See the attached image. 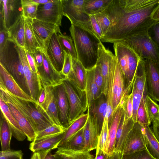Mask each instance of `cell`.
<instances>
[{
  "label": "cell",
  "instance_id": "cell-7",
  "mask_svg": "<svg viewBox=\"0 0 159 159\" xmlns=\"http://www.w3.org/2000/svg\"><path fill=\"white\" fill-rule=\"evenodd\" d=\"M123 41L141 59H148L159 64V48L148 33L133 36Z\"/></svg>",
  "mask_w": 159,
  "mask_h": 159
},
{
  "label": "cell",
  "instance_id": "cell-56",
  "mask_svg": "<svg viewBox=\"0 0 159 159\" xmlns=\"http://www.w3.org/2000/svg\"><path fill=\"white\" fill-rule=\"evenodd\" d=\"M7 30L0 28V51L4 48L7 42L9 39Z\"/></svg>",
  "mask_w": 159,
  "mask_h": 159
},
{
  "label": "cell",
  "instance_id": "cell-9",
  "mask_svg": "<svg viewBox=\"0 0 159 159\" xmlns=\"http://www.w3.org/2000/svg\"><path fill=\"white\" fill-rule=\"evenodd\" d=\"M63 16L61 0H53L45 4H39L36 19L59 27L61 25Z\"/></svg>",
  "mask_w": 159,
  "mask_h": 159
},
{
  "label": "cell",
  "instance_id": "cell-17",
  "mask_svg": "<svg viewBox=\"0 0 159 159\" xmlns=\"http://www.w3.org/2000/svg\"><path fill=\"white\" fill-rule=\"evenodd\" d=\"M62 84L67 97L70 107L69 122L70 125L86 110L84 102L74 87L67 80Z\"/></svg>",
  "mask_w": 159,
  "mask_h": 159
},
{
  "label": "cell",
  "instance_id": "cell-63",
  "mask_svg": "<svg viewBox=\"0 0 159 159\" xmlns=\"http://www.w3.org/2000/svg\"><path fill=\"white\" fill-rule=\"evenodd\" d=\"M53 0H33V1L39 4H44L52 1Z\"/></svg>",
  "mask_w": 159,
  "mask_h": 159
},
{
  "label": "cell",
  "instance_id": "cell-36",
  "mask_svg": "<svg viewBox=\"0 0 159 159\" xmlns=\"http://www.w3.org/2000/svg\"><path fill=\"white\" fill-rule=\"evenodd\" d=\"M105 97L104 95L101 96L97 103H93L89 110L92 111V114L97 119L100 132L107 112V104L106 98H105Z\"/></svg>",
  "mask_w": 159,
  "mask_h": 159
},
{
  "label": "cell",
  "instance_id": "cell-38",
  "mask_svg": "<svg viewBox=\"0 0 159 159\" xmlns=\"http://www.w3.org/2000/svg\"><path fill=\"white\" fill-rule=\"evenodd\" d=\"M59 42L64 52L70 54L72 58L77 59V53L73 40L71 37L57 33Z\"/></svg>",
  "mask_w": 159,
  "mask_h": 159
},
{
  "label": "cell",
  "instance_id": "cell-31",
  "mask_svg": "<svg viewBox=\"0 0 159 159\" xmlns=\"http://www.w3.org/2000/svg\"><path fill=\"white\" fill-rule=\"evenodd\" d=\"M53 154L56 159H93L89 151L77 150L65 147H59Z\"/></svg>",
  "mask_w": 159,
  "mask_h": 159
},
{
  "label": "cell",
  "instance_id": "cell-61",
  "mask_svg": "<svg viewBox=\"0 0 159 159\" xmlns=\"http://www.w3.org/2000/svg\"><path fill=\"white\" fill-rule=\"evenodd\" d=\"M122 155V153L120 152H114L110 159H121Z\"/></svg>",
  "mask_w": 159,
  "mask_h": 159
},
{
  "label": "cell",
  "instance_id": "cell-18",
  "mask_svg": "<svg viewBox=\"0 0 159 159\" xmlns=\"http://www.w3.org/2000/svg\"><path fill=\"white\" fill-rule=\"evenodd\" d=\"M86 69L77 59L72 58V66L66 78L82 98H85Z\"/></svg>",
  "mask_w": 159,
  "mask_h": 159
},
{
  "label": "cell",
  "instance_id": "cell-39",
  "mask_svg": "<svg viewBox=\"0 0 159 159\" xmlns=\"http://www.w3.org/2000/svg\"><path fill=\"white\" fill-rule=\"evenodd\" d=\"M84 128L73 136L62 147L71 149L80 150H84L85 142L84 135Z\"/></svg>",
  "mask_w": 159,
  "mask_h": 159
},
{
  "label": "cell",
  "instance_id": "cell-44",
  "mask_svg": "<svg viewBox=\"0 0 159 159\" xmlns=\"http://www.w3.org/2000/svg\"><path fill=\"white\" fill-rule=\"evenodd\" d=\"M108 118L106 115L104 119L101 131L98 137V145L96 148H100L105 152V148L108 139Z\"/></svg>",
  "mask_w": 159,
  "mask_h": 159
},
{
  "label": "cell",
  "instance_id": "cell-25",
  "mask_svg": "<svg viewBox=\"0 0 159 159\" xmlns=\"http://www.w3.org/2000/svg\"><path fill=\"white\" fill-rule=\"evenodd\" d=\"M4 102L8 105L12 115L26 135L28 140L32 142L34 141L37 133L30 121L15 106L10 102Z\"/></svg>",
  "mask_w": 159,
  "mask_h": 159
},
{
  "label": "cell",
  "instance_id": "cell-34",
  "mask_svg": "<svg viewBox=\"0 0 159 159\" xmlns=\"http://www.w3.org/2000/svg\"><path fill=\"white\" fill-rule=\"evenodd\" d=\"M12 133L6 120L1 113L0 124V139L2 151L10 149Z\"/></svg>",
  "mask_w": 159,
  "mask_h": 159
},
{
  "label": "cell",
  "instance_id": "cell-42",
  "mask_svg": "<svg viewBox=\"0 0 159 159\" xmlns=\"http://www.w3.org/2000/svg\"><path fill=\"white\" fill-rule=\"evenodd\" d=\"M145 103L151 122L159 119V105L149 95H147L145 97Z\"/></svg>",
  "mask_w": 159,
  "mask_h": 159
},
{
  "label": "cell",
  "instance_id": "cell-22",
  "mask_svg": "<svg viewBox=\"0 0 159 159\" xmlns=\"http://www.w3.org/2000/svg\"><path fill=\"white\" fill-rule=\"evenodd\" d=\"M54 93L57 99L60 121L62 127L66 129L70 125V107L62 84L54 88Z\"/></svg>",
  "mask_w": 159,
  "mask_h": 159
},
{
  "label": "cell",
  "instance_id": "cell-30",
  "mask_svg": "<svg viewBox=\"0 0 159 159\" xmlns=\"http://www.w3.org/2000/svg\"><path fill=\"white\" fill-rule=\"evenodd\" d=\"M89 112L83 114L75 120L63 133L58 147H64L68 141L78 131L84 127L88 119Z\"/></svg>",
  "mask_w": 159,
  "mask_h": 159
},
{
  "label": "cell",
  "instance_id": "cell-11",
  "mask_svg": "<svg viewBox=\"0 0 159 159\" xmlns=\"http://www.w3.org/2000/svg\"><path fill=\"white\" fill-rule=\"evenodd\" d=\"M0 28L7 30L22 14L21 0H1Z\"/></svg>",
  "mask_w": 159,
  "mask_h": 159
},
{
  "label": "cell",
  "instance_id": "cell-64",
  "mask_svg": "<svg viewBox=\"0 0 159 159\" xmlns=\"http://www.w3.org/2000/svg\"><path fill=\"white\" fill-rule=\"evenodd\" d=\"M44 159H56L53 154H52L50 152L46 155Z\"/></svg>",
  "mask_w": 159,
  "mask_h": 159
},
{
  "label": "cell",
  "instance_id": "cell-62",
  "mask_svg": "<svg viewBox=\"0 0 159 159\" xmlns=\"http://www.w3.org/2000/svg\"><path fill=\"white\" fill-rule=\"evenodd\" d=\"M45 157H42L39 152H34L30 159H44Z\"/></svg>",
  "mask_w": 159,
  "mask_h": 159
},
{
  "label": "cell",
  "instance_id": "cell-29",
  "mask_svg": "<svg viewBox=\"0 0 159 159\" xmlns=\"http://www.w3.org/2000/svg\"><path fill=\"white\" fill-rule=\"evenodd\" d=\"M25 19L23 14L21 15L13 25L7 30L10 39L17 45L24 48Z\"/></svg>",
  "mask_w": 159,
  "mask_h": 159
},
{
  "label": "cell",
  "instance_id": "cell-27",
  "mask_svg": "<svg viewBox=\"0 0 159 159\" xmlns=\"http://www.w3.org/2000/svg\"><path fill=\"white\" fill-rule=\"evenodd\" d=\"M63 134L35 140L30 143L29 148L34 152L40 151L50 152L51 150L58 148Z\"/></svg>",
  "mask_w": 159,
  "mask_h": 159
},
{
  "label": "cell",
  "instance_id": "cell-51",
  "mask_svg": "<svg viewBox=\"0 0 159 159\" xmlns=\"http://www.w3.org/2000/svg\"><path fill=\"white\" fill-rule=\"evenodd\" d=\"M92 27L94 34L101 40L104 35L101 28L96 19L95 15H89Z\"/></svg>",
  "mask_w": 159,
  "mask_h": 159
},
{
  "label": "cell",
  "instance_id": "cell-24",
  "mask_svg": "<svg viewBox=\"0 0 159 159\" xmlns=\"http://www.w3.org/2000/svg\"><path fill=\"white\" fill-rule=\"evenodd\" d=\"M124 114L123 106L118 105L113 114L109 124L108 139L105 152L112 155L114 152L115 139L118 128Z\"/></svg>",
  "mask_w": 159,
  "mask_h": 159
},
{
  "label": "cell",
  "instance_id": "cell-49",
  "mask_svg": "<svg viewBox=\"0 0 159 159\" xmlns=\"http://www.w3.org/2000/svg\"><path fill=\"white\" fill-rule=\"evenodd\" d=\"M121 159H155L149 154L147 150L133 153L122 155Z\"/></svg>",
  "mask_w": 159,
  "mask_h": 159
},
{
  "label": "cell",
  "instance_id": "cell-16",
  "mask_svg": "<svg viewBox=\"0 0 159 159\" xmlns=\"http://www.w3.org/2000/svg\"><path fill=\"white\" fill-rule=\"evenodd\" d=\"M18 50L23 66L24 75L29 91L30 95L35 101L37 102L42 89L39 75L34 72L29 66L25 48L18 46Z\"/></svg>",
  "mask_w": 159,
  "mask_h": 159
},
{
  "label": "cell",
  "instance_id": "cell-33",
  "mask_svg": "<svg viewBox=\"0 0 159 159\" xmlns=\"http://www.w3.org/2000/svg\"><path fill=\"white\" fill-rule=\"evenodd\" d=\"M146 150L155 159H159V142L149 126L144 128Z\"/></svg>",
  "mask_w": 159,
  "mask_h": 159
},
{
  "label": "cell",
  "instance_id": "cell-35",
  "mask_svg": "<svg viewBox=\"0 0 159 159\" xmlns=\"http://www.w3.org/2000/svg\"><path fill=\"white\" fill-rule=\"evenodd\" d=\"M132 88L142 93L144 97L149 95L147 85L143 59H142L141 60L135 75Z\"/></svg>",
  "mask_w": 159,
  "mask_h": 159
},
{
  "label": "cell",
  "instance_id": "cell-50",
  "mask_svg": "<svg viewBox=\"0 0 159 159\" xmlns=\"http://www.w3.org/2000/svg\"><path fill=\"white\" fill-rule=\"evenodd\" d=\"M151 38L159 48V21H156L148 31Z\"/></svg>",
  "mask_w": 159,
  "mask_h": 159
},
{
  "label": "cell",
  "instance_id": "cell-54",
  "mask_svg": "<svg viewBox=\"0 0 159 159\" xmlns=\"http://www.w3.org/2000/svg\"><path fill=\"white\" fill-rule=\"evenodd\" d=\"M25 50L27 59L29 66L34 72L38 75L37 68L33 53L25 49Z\"/></svg>",
  "mask_w": 159,
  "mask_h": 159
},
{
  "label": "cell",
  "instance_id": "cell-10",
  "mask_svg": "<svg viewBox=\"0 0 159 159\" xmlns=\"http://www.w3.org/2000/svg\"><path fill=\"white\" fill-rule=\"evenodd\" d=\"M37 68L42 88L47 86L55 87L66 80V77L53 67L43 51V64Z\"/></svg>",
  "mask_w": 159,
  "mask_h": 159
},
{
  "label": "cell",
  "instance_id": "cell-52",
  "mask_svg": "<svg viewBox=\"0 0 159 159\" xmlns=\"http://www.w3.org/2000/svg\"><path fill=\"white\" fill-rule=\"evenodd\" d=\"M71 66L72 57L70 54L65 53L64 64L61 73L66 79L70 72Z\"/></svg>",
  "mask_w": 159,
  "mask_h": 159
},
{
  "label": "cell",
  "instance_id": "cell-26",
  "mask_svg": "<svg viewBox=\"0 0 159 159\" xmlns=\"http://www.w3.org/2000/svg\"><path fill=\"white\" fill-rule=\"evenodd\" d=\"M0 107L1 113L8 123L13 136L19 141L24 140L27 137L26 135L12 115L7 104L0 98Z\"/></svg>",
  "mask_w": 159,
  "mask_h": 159
},
{
  "label": "cell",
  "instance_id": "cell-20",
  "mask_svg": "<svg viewBox=\"0 0 159 159\" xmlns=\"http://www.w3.org/2000/svg\"><path fill=\"white\" fill-rule=\"evenodd\" d=\"M0 88L4 89L23 100L35 103L36 101L25 92L13 77L0 64Z\"/></svg>",
  "mask_w": 159,
  "mask_h": 159
},
{
  "label": "cell",
  "instance_id": "cell-12",
  "mask_svg": "<svg viewBox=\"0 0 159 159\" xmlns=\"http://www.w3.org/2000/svg\"><path fill=\"white\" fill-rule=\"evenodd\" d=\"M145 150L144 128L138 122H134L126 139L122 154H129Z\"/></svg>",
  "mask_w": 159,
  "mask_h": 159
},
{
  "label": "cell",
  "instance_id": "cell-47",
  "mask_svg": "<svg viewBox=\"0 0 159 159\" xmlns=\"http://www.w3.org/2000/svg\"><path fill=\"white\" fill-rule=\"evenodd\" d=\"M124 99L123 108L124 110L125 118L127 120L132 118L133 115L132 94L123 96Z\"/></svg>",
  "mask_w": 159,
  "mask_h": 159
},
{
  "label": "cell",
  "instance_id": "cell-1",
  "mask_svg": "<svg viewBox=\"0 0 159 159\" xmlns=\"http://www.w3.org/2000/svg\"><path fill=\"white\" fill-rule=\"evenodd\" d=\"M159 4V0H112L103 11L111 24L101 41L114 43L148 33L156 22L151 15Z\"/></svg>",
  "mask_w": 159,
  "mask_h": 159
},
{
  "label": "cell",
  "instance_id": "cell-46",
  "mask_svg": "<svg viewBox=\"0 0 159 159\" xmlns=\"http://www.w3.org/2000/svg\"><path fill=\"white\" fill-rule=\"evenodd\" d=\"M95 16L104 35L110 26V20L108 16L104 11L95 15Z\"/></svg>",
  "mask_w": 159,
  "mask_h": 159
},
{
  "label": "cell",
  "instance_id": "cell-48",
  "mask_svg": "<svg viewBox=\"0 0 159 159\" xmlns=\"http://www.w3.org/2000/svg\"><path fill=\"white\" fill-rule=\"evenodd\" d=\"M23 153L22 151L14 150L11 149L5 151H1L0 159H23Z\"/></svg>",
  "mask_w": 159,
  "mask_h": 159
},
{
  "label": "cell",
  "instance_id": "cell-53",
  "mask_svg": "<svg viewBox=\"0 0 159 159\" xmlns=\"http://www.w3.org/2000/svg\"><path fill=\"white\" fill-rule=\"evenodd\" d=\"M94 76L95 82L99 89L102 91L103 79L100 69L95 65L94 66Z\"/></svg>",
  "mask_w": 159,
  "mask_h": 159
},
{
  "label": "cell",
  "instance_id": "cell-4",
  "mask_svg": "<svg viewBox=\"0 0 159 159\" xmlns=\"http://www.w3.org/2000/svg\"><path fill=\"white\" fill-rule=\"evenodd\" d=\"M0 64L13 77L23 90L30 95L18 46L11 39H8L3 49L0 51Z\"/></svg>",
  "mask_w": 159,
  "mask_h": 159
},
{
  "label": "cell",
  "instance_id": "cell-21",
  "mask_svg": "<svg viewBox=\"0 0 159 159\" xmlns=\"http://www.w3.org/2000/svg\"><path fill=\"white\" fill-rule=\"evenodd\" d=\"M88 111L89 116L84 128V150L90 151L97 148L100 131L97 119Z\"/></svg>",
  "mask_w": 159,
  "mask_h": 159
},
{
  "label": "cell",
  "instance_id": "cell-3",
  "mask_svg": "<svg viewBox=\"0 0 159 159\" xmlns=\"http://www.w3.org/2000/svg\"><path fill=\"white\" fill-rule=\"evenodd\" d=\"M113 44L115 55L124 76V95H128L131 92L135 75L142 59L124 41Z\"/></svg>",
  "mask_w": 159,
  "mask_h": 159
},
{
  "label": "cell",
  "instance_id": "cell-8",
  "mask_svg": "<svg viewBox=\"0 0 159 159\" xmlns=\"http://www.w3.org/2000/svg\"><path fill=\"white\" fill-rule=\"evenodd\" d=\"M116 57L108 48L101 43L99 45L98 55L95 65L100 69L103 79L102 94L107 96L111 70L114 64Z\"/></svg>",
  "mask_w": 159,
  "mask_h": 159
},
{
  "label": "cell",
  "instance_id": "cell-43",
  "mask_svg": "<svg viewBox=\"0 0 159 159\" xmlns=\"http://www.w3.org/2000/svg\"><path fill=\"white\" fill-rule=\"evenodd\" d=\"M66 130L62 127L53 124L38 132L35 140L60 134L64 133Z\"/></svg>",
  "mask_w": 159,
  "mask_h": 159
},
{
  "label": "cell",
  "instance_id": "cell-6",
  "mask_svg": "<svg viewBox=\"0 0 159 159\" xmlns=\"http://www.w3.org/2000/svg\"><path fill=\"white\" fill-rule=\"evenodd\" d=\"M85 0H61L63 16L69 20L71 24L85 28L94 33L89 15L85 10Z\"/></svg>",
  "mask_w": 159,
  "mask_h": 159
},
{
  "label": "cell",
  "instance_id": "cell-60",
  "mask_svg": "<svg viewBox=\"0 0 159 159\" xmlns=\"http://www.w3.org/2000/svg\"><path fill=\"white\" fill-rule=\"evenodd\" d=\"M151 18L155 21H159V4L152 12Z\"/></svg>",
  "mask_w": 159,
  "mask_h": 159
},
{
  "label": "cell",
  "instance_id": "cell-45",
  "mask_svg": "<svg viewBox=\"0 0 159 159\" xmlns=\"http://www.w3.org/2000/svg\"><path fill=\"white\" fill-rule=\"evenodd\" d=\"M133 115L132 118L134 122H136L137 111L143 94L136 89L132 88Z\"/></svg>",
  "mask_w": 159,
  "mask_h": 159
},
{
  "label": "cell",
  "instance_id": "cell-14",
  "mask_svg": "<svg viewBox=\"0 0 159 159\" xmlns=\"http://www.w3.org/2000/svg\"><path fill=\"white\" fill-rule=\"evenodd\" d=\"M54 88L52 86L45 87L46 94L44 102L40 105L34 104L37 109L53 124L62 127L59 120Z\"/></svg>",
  "mask_w": 159,
  "mask_h": 159
},
{
  "label": "cell",
  "instance_id": "cell-5",
  "mask_svg": "<svg viewBox=\"0 0 159 159\" xmlns=\"http://www.w3.org/2000/svg\"><path fill=\"white\" fill-rule=\"evenodd\" d=\"M0 89V98L15 106L30 121L37 133L53 125L37 109L34 103L19 98L4 89Z\"/></svg>",
  "mask_w": 159,
  "mask_h": 159
},
{
  "label": "cell",
  "instance_id": "cell-32",
  "mask_svg": "<svg viewBox=\"0 0 159 159\" xmlns=\"http://www.w3.org/2000/svg\"><path fill=\"white\" fill-rule=\"evenodd\" d=\"M25 19L24 48L28 52L34 53L37 48H40L33 31L32 25L33 19L25 17Z\"/></svg>",
  "mask_w": 159,
  "mask_h": 159
},
{
  "label": "cell",
  "instance_id": "cell-57",
  "mask_svg": "<svg viewBox=\"0 0 159 159\" xmlns=\"http://www.w3.org/2000/svg\"><path fill=\"white\" fill-rule=\"evenodd\" d=\"M96 155L93 159H110L111 155L104 152L100 148H96Z\"/></svg>",
  "mask_w": 159,
  "mask_h": 159
},
{
  "label": "cell",
  "instance_id": "cell-23",
  "mask_svg": "<svg viewBox=\"0 0 159 159\" xmlns=\"http://www.w3.org/2000/svg\"><path fill=\"white\" fill-rule=\"evenodd\" d=\"M94 66L86 69L84 102L88 111L90 110L94 101L102 94L94 80Z\"/></svg>",
  "mask_w": 159,
  "mask_h": 159
},
{
  "label": "cell",
  "instance_id": "cell-40",
  "mask_svg": "<svg viewBox=\"0 0 159 159\" xmlns=\"http://www.w3.org/2000/svg\"><path fill=\"white\" fill-rule=\"evenodd\" d=\"M146 97V96H145ZM143 96L141 100L137 114L136 121L144 128L151 123L149 120L145 103V97Z\"/></svg>",
  "mask_w": 159,
  "mask_h": 159
},
{
  "label": "cell",
  "instance_id": "cell-59",
  "mask_svg": "<svg viewBox=\"0 0 159 159\" xmlns=\"http://www.w3.org/2000/svg\"><path fill=\"white\" fill-rule=\"evenodd\" d=\"M153 131L159 142V119L152 122Z\"/></svg>",
  "mask_w": 159,
  "mask_h": 159
},
{
  "label": "cell",
  "instance_id": "cell-41",
  "mask_svg": "<svg viewBox=\"0 0 159 159\" xmlns=\"http://www.w3.org/2000/svg\"><path fill=\"white\" fill-rule=\"evenodd\" d=\"M22 14L25 18L35 19L39 4L33 0H21Z\"/></svg>",
  "mask_w": 159,
  "mask_h": 159
},
{
  "label": "cell",
  "instance_id": "cell-15",
  "mask_svg": "<svg viewBox=\"0 0 159 159\" xmlns=\"http://www.w3.org/2000/svg\"><path fill=\"white\" fill-rule=\"evenodd\" d=\"M143 62L149 95L159 102V64L148 59H143Z\"/></svg>",
  "mask_w": 159,
  "mask_h": 159
},
{
  "label": "cell",
  "instance_id": "cell-19",
  "mask_svg": "<svg viewBox=\"0 0 159 159\" xmlns=\"http://www.w3.org/2000/svg\"><path fill=\"white\" fill-rule=\"evenodd\" d=\"M57 33L55 32L53 34L45 51H43L53 67L61 73L65 53L59 42Z\"/></svg>",
  "mask_w": 159,
  "mask_h": 159
},
{
  "label": "cell",
  "instance_id": "cell-58",
  "mask_svg": "<svg viewBox=\"0 0 159 159\" xmlns=\"http://www.w3.org/2000/svg\"><path fill=\"white\" fill-rule=\"evenodd\" d=\"M46 89L45 87L42 88L40 94L37 102L34 103L38 104H42L44 102L46 97Z\"/></svg>",
  "mask_w": 159,
  "mask_h": 159
},
{
  "label": "cell",
  "instance_id": "cell-28",
  "mask_svg": "<svg viewBox=\"0 0 159 159\" xmlns=\"http://www.w3.org/2000/svg\"><path fill=\"white\" fill-rule=\"evenodd\" d=\"M134 123V122L132 118L127 120H125L124 114L117 130L114 152H122L127 137L133 127Z\"/></svg>",
  "mask_w": 159,
  "mask_h": 159
},
{
  "label": "cell",
  "instance_id": "cell-13",
  "mask_svg": "<svg viewBox=\"0 0 159 159\" xmlns=\"http://www.w3.org/2000/svg\"><path fill=\"white\" fill-rule=\"evenodd\" d=\"M33 31L39 48L45 51L54 33H61L59 27L53 24L33 19Z\"/></svg>",
  "mask_w": 159,
  "mask_h": 159
},
{
  "label": "cell",
  "instance_id": "cell-37",
  "mask_svg": "<svg viewBox=\"0 0 159 159\" xmlns=\"http://www.w3.org/2000/svg\"><path fill=\"white\" fill-rule=\"evenodd\" d=\"M112 0H85L84 7L89 15H95L104 11Z\"/></svg>",
  "mask_w": 159,
  "mask_h": 159
},
{
  "label": "cell",
  "instance_id": "cell-2",
  "mask_svg": "<svg viewBox=\"0 0 159 159\" xmlns=\"http://www.w3.org/2000/svg\"><path fill=\"white\" fill-rule=\"evenodd\" d=\"M77 59L86 69L94 66L98 58L100 40L93 33L80 26L71 24L69 28Z\"/></svg>",
  "mask_w": 159,
  "mask_h": 159
},
{
  "label": "cell",
  "instance_id": "cell-55",
  "mask_svg": "<svg viewBox=\"0 0 159 159\" xmlns=\"http://www.w3.org/2000/svg\"><path fill=\"white\" fill-rule=\"evenodd\" d=\"M33 54L37 67L41 66L43 61V51L42 49L38 48Z\"/></svg>",
  "mask_w": 159,
  "mask_h": 159
}]
</instances>
